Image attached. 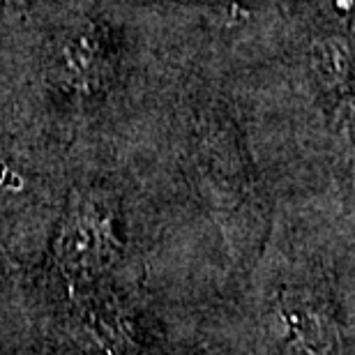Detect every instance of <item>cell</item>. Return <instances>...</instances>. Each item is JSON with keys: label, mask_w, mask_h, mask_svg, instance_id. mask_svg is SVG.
Masks as SVG:
<instances>
[{"label": "cell", "mask_w": 355, "mask_h": 355, "mask_svg": "<svg viewBox=\"0 0 355 355\" xmlns=\"http://www.w3.org/2000/svg\"><path fill=\"white\" fill-rule=\"evenodd\" d=\"M111 42L92 21L65 28L51 46L49 72L55 86L79 97H90L106 86L111 74Z\"/></svg>", "instance_id": "cell-2"}, {"label": "cell", "mask_w": 355, "mask_h": 355, "mask_svg": "<svg viewBox=\"0 0 355 355\" xmlns=\"http://www.w3.org/2000/svg\"><path fill=\"white\" fill-rule=\"evenodd\" d=\"M113 215L106 196L83 194L72 203L60 229L55 257L69 282L88 284L106 272L116 257Z\"/></svg>", "instance_id": "cell-1"}, {"label": "cell", "mask_w": 355, "mask_h": 355, "mask_svg": "<svg viewBox=\"0 0 355 355\" xmlns=\"http://www.w3.org/2000/svg\"><path fill=\"white\" fill-rule=\"evenodd\" d=\"M284 318L288 321V325L297 332L300 342L311 349L316 355H332L337 344L335 337V325L330 318H321V314L307 309H286Z\"/></svg>", "instance_id": "cell-3"}, {"label": "cell", "mask_w": 355, "mask_h": 355, "mask_svg": "<svg viewBox=\"0 0 355 355\" xmlns=\"http://www.w3.org/2000/svg\"><path fill=\"white\" fill-rule=\"evenodd\" d=\"M17 5H19V0H0V7H12L14 10Z\"/></svg>", "instance_id": "cell-5"}, {"label": "cell", "mask_w": 355, "mask_h": 355, "mask_svg": "<svg viewBox=\"0 0 355 355\" xmlns=\"http://www.w3.org/2000/svg\"><path fill=\"white\" fill-rule=\"evenodd\" d=\"M318 69L325 76L328 86L344 83L351 76V51L344 40H328L318 49Z\"/></svg>", "instance_id": "cell-4"}]
</instances>
